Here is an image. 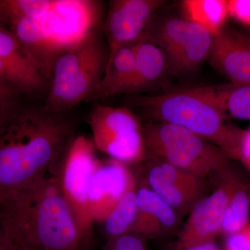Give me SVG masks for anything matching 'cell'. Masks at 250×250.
Masks as SVG:
<instances>
[{"label":"cell","mask_w":250,"mask_h":250,"mask_svg":"<svg viewBox=\"0 0 250 250\" xmlns=\"http://www.w3.org/2000/svg\"><path fill=\"white\" fill-rule=\"evenodd\" d=\"M75 125L63 113L16 108L0 121V203L57 170Z\"/></svg>","instance_id":"cell-1"},{"label":"cell","mask_w":250,"mask_h":250,"mask_svg":"<svg viewBox=\"0 0 250 250\" xmlns=\"http://www.w3.org/2000/svg\"><path fill=\"white\" fill-rule=\"evenodd\" d=\"M0 219L17 239L37 250H88L57 170L1 202Z\"/></svg>","instance_id":"cell-2"},{"label":"cell","mask_w":250,"mask_h":250,"mask_svg":"<svg viewBox=\"0 0 250 250\" xmlns=\"http://www.w3.org/2000/svg\"><path fill=\"white\" fill-rule=\"evenodd\" d=\"M132 105L142 108L156 123L183 127L213 143L232 160L241 161L244 130L228 124V117L200 87L136 98Z\"/></svg>","instance_id":"cell-3"},{"label":"cell","mask_w":250,"mask_h":250,"mask_svg":"<svg viewBox=\"0 0 250 250\" xmlns=\"http://www.w3.org/2000/svg\"><path fill=\"white\" fill-rule=\"evenodd\" d=\"M146 156L155 158L203 179L218 180L233 167L232 159L213 143L177 125H143Z\"/></svg>","instance_id":"cell-4"},{"label":"cell","mask_w":250,"mask_h":250,"mask_svg":"<svg viewBox=\"0 0 250 250\" xmlns=\"http://www.w3.org/2000/svg\"><path fill=\"white\" fill-rule=\"evenodd\" d=\"M108 62L100 37L92 32L56 60L44 109L64 113L87 100L104 75Z\"/></svg>","instance_id":"cell-5"},{"label":"cell","mask_w":250,"mask_h":250,"mask_svg":"<svg viewBox=\"0 0 250 250\" xmlns=\"http://www.w3.org/2000/svg\"><path fill=\"white\" fill-rule=\"evenodd\" d=\"M96 149L93 140L82 135L74 136L57 171L62 194L88 250L93 243L94 221L90 210L89 188L99 159Z\"/></svg>","instance_id":"cell-6"},{"label":"cell","mask_w":250,"mask_h":250,"mask_svg":"<svg viewBox=\"0 0 250 250\" xmlns=\"http://www.w3.org/2000/svg\"><path fill=\"white\" fill-rule=\"evenodd\" d=\"M88 124L97 149L111 159L131 166H139L146 157L143 125L127 108L96 104Z\"/></svg>","instance_id":"cell-7"},{"label":"cell","mask_w":250,"mask_h":250,"mask_svg":"<svg viewBox=\"0 0 250 250\" xmlns=\"http://www.w3.org/2000/svg\"><path fill=\"white\" fill-rule=\"evenodd\" d=\"M98 4L86 0H55L48 12L36 17L42 45L57 59L94 31L99 18Z\"/></svg>","instance_id":"cell-8"},{"label":"cell","mask_w":250,"mask_h":250,"mask_svg":"<svg viewBox=\"0 0 250 250\" xmlns=\"http://www.w3.org/2000/svg\"><path fill=\"white\" fill-rule=\"evenodd\" d=\"M139 166L140 171L135 172L138 182L151 189L181 220L208 195L209 182H213L199 178L149 156H146Z\"/></svg>","instance_id":"cell-9"},{"label":"cell","mask_w":250,"mask_h":250,"mask_svg":"<svg viewBox=\"0 0 250 250\" xmlns=\"http://www.w3.org/2000/svg\"><path fill=\"white\" fill-rule=\"evenodd\" d=\"M241 177L234 167L220 176L214 190L197 202L190 210L187 223L177 233L178 238L175 243L190 247L216 241L221 235L225 212Z\"/></svg>","instance_id":"cell-10"},{"label":"cell","mask_w":250,"mask_h":250,"mask_svg":"<svg viewBox=\"0 0 250 250\" xmlns=\"http://www.w3.org/2000/svg\"><path fill=\"white\" fill-rule=\"evenodd\" d=\"M213 37L199 24L171 18L162 24L153 41H156L174 71L184 72L193 70L208 59Z\"/></svg>","instance_id":"cell-11"},{"label":"cell","mask_w":250,"mask_h":250,"mask_svg":"<svg viewBox=\"0 0 250 250\" xmlns=\"http://www.w3.org/2000/svg\"><path fill=\"white\" fill-rule=\"evenodd\" d=\"M165 2L161 0L112 1L106 22L107 65L122 47L139 40L144 34L153 15Z\"/></svg>","instance_id":"cell-12"},{"label":"cell","mask_w":250,"mask_h":250,"mask_svg":"<svg viewBox=\"0 0 250 250\" xmlns=\"http://www.w3.org/2000/svg\"><path fill=\"white\" fill-rule=\"evenodd\" d=\"M137 184L131 166L111 158L98 159L89 188L90 210L94 223H103L123 195Z\"/></svg>","instance_id":"cell-13"},{"label":"cell","mask_w":250,"mask_h":250,"mask_svg":"<svg viewBox=\"0 0 250 250\" xmlns=\"http://www.w3.org/2000/svg\"><path fill=\"white\" fill-rule=\"evenodd\" d=\"M0 80L16 91L26 93L39 91L47 81L17 37L1 27Z\"/></svg>","instance_id":"cell-14"},{"label":"cell","mask_w":250,"mask_h":250,"mask_svg":"<svg viewBox=\"0 0 250 250\" xmlns=\"http://www.w3.org/2000/svg\"><path fill=\"white\" fill-rule=\"evenodd\" d=\"M210 65L236 84H250V38L223 27L213 37Z\"/></svg>","instance_id":"cell-15"},{"label":"cell","mask_w":250,"mask_h":250,"mask_svg":"<svg viewBox=\"0 0 250 250\" xmlns=\"http://www.w3.org/2000/svg\"><path fill=\"white\" fill-rule=\"evenodd\" d=\"M136 194L137 213L130 234L147 241L178 233L181 219L167 204L139 182Z\"/></svg>","instance_id":"cell-16"},{"label":"cell","mask_w":250,"mask_h":250,"mask_svg":"<svg viewBox=\"0 0 250 250\" xmlns=\"http://www.w3.org/2000/svg\"><path fill=\"white\" fill-rule=\"evenodd\" d=\"M135 69L125 93H139L159 80L166 67V57L152 39L143 34L134 42Z\"/></svg>","instance_id":"cell-17"},{"label":"cell","mask_w":250,"mask_h":250,"mask_svg":"<svg viewBox=\"0 0 250 250\" xmlns=\"http://www.w3.org/2000/svg\"><path fill=\"white\" fill-rule=\"evenodd\" d=\"M135 69L134 42L122 47L106 65L100 83L86 101L100 100L126 93Z\"/></svg>","instance_id":"cell-18"},{"label":"cell","mask_w":250,"mask_h":250,"mask_svg":"<svg viewBox=\"0 0 250 250\" xmlns=\"http://www.w3.org/2000/svg\"><path fill=\"white\" fill-rule=\"evenodd\" d=\"M200 88L227 116L250 121V84L230 83Z\"/></svg>","instance_id":"cell-19"},{"label":"cell","mask_w":250,"mask_h":250,"mask_svg":"<svg viewBox=\"0 0 250 250\" xmlns=\"http://www.w3.org/2000/svg\"><path fill=\"white\" fill-rule=\"evenodd\" d=\"M182 4L188 21L205 27L213 36L223 27L228 15V1L186 0Z\"/></svg>","instance_id":"cell-20"},{"label":"cell","mask_w":250,"mask_h":250,"mask_svg":"<svg viewBox=\"0 0 250 250\" xmlns=\"http://www.w3.org/2000/svg\"><path fill=\"white\" fill-rule=\"evenodd\" d=\"M250 186L240 177L232 192L224 218L221 235L238 232L250 223Z\"/></svg>","instance_id":"cell-21"},{"label":"cell","mask_w":250,"mask_h":250,"mask_svg":"<svg viewBox=\"0 0 250 250\" xmlns=\"http://www.w3.org/2000/svg\"><path fill=\"white\" fill-rule=\"evenodd\" d=\"M136 190L137 186L126 192L102 223L106 240L129 233L137 213Z\"/></svg>","instance_id":"cell-22"},{"label":"cell","mask_w":250,"mask_h":250,"mask_svg":"<svg viewBox=\"0 0 250 250\" xmlns=\"http://www.w3.org/2000/svg\"><path fill=\"white\" fill-rule=\"evenodd\" d=\"M146 242L140 237L127 233L106 240L103 250H148Z\"/></svg>","instance_id":"cell-23"},{"label":"cell","mask_w":250,"mask_h":250,"mask_svg":"<svg viewBox=\"0 0 250 250\" xmlns=\"http://www.w3.org/2000/svg\"><path fill=\"white\" fill-rule=\"evenodd\" d=\"M222 250H250V223L238 232L225 237Z\"/></svg>","instance_id":"cell-24"},{"label":"cell","mask_w":250,"mask_h":250,"mask_svg":"<svg viewBox=\"0 0 250 250\" xmlns=\"http://www.w3.org/2000/svg\"><path fill=\"white\" fill-rule=\"evenodd\" d=\"M228 15L250 26V0L228 1Z\"/></svg>","instance_id":"cell-25"},{"label":"cell","mask_w":250,"mask_h":250,"mask_svg":"<svg viewBox=\"0 0 250 250\" xmlns=\"http://www.w3.org/2000/svg\"><path fill=\"white\" fill-rule=\"evenodd\" d=\"M18 242L0 219V250H16Z\"/></svg>","instance_id":"cell-26"},{"label":"cell","mask_w":250,"mask_h":250,"mask_svg":"<svg viewBox=\"0 0 250 250\" xmlns=\"http://www.w3.org/2000/svg\"><path fill=\"white\" fill-rule=\"evenodd\" d=\"M16 91L10 85L0 80V112L14 106V92Z\"/></svg>","instance_id":"cell-27"},{"label":"cell","mask_w":250,"mask_h":250,"mask_svg":"<svg viewBox=\"0 0 250 250\" xmlns=\"http://www.w3.org/2000/svg\"><path fill=\"white\" fill-rule=\"evenodd\" d=\"M241 161L245 166L250 161V129L244 131L242 139Z\"/></svg>","instance_id":"cell-28"},{"label":"cell","mask_w":250,"mask_h":250,"mask_svg":"<svg viewBox=\"0 0 250 250\" xmlns=\"http://www.w3.org/2000/svg\"><path fill=\"white\" fill-rule=\"evenodd\" d=\"M171 250H222L217 244L216 241L210 242L205 244L190 247H182L174 243Z\"/></svg>","instance_id":"cell-29"},{"label":"cell","mask_w":250,"mask_h":250,"mask_svg":"<svg viewBox=\"0 0 250 250\" xmlns=\"http://www.w3.org/2000/svg\"><path fill=\"white\" fill-rule=\"evenodd\" d=\"M15 238H16V237H15ZM16 240H17L18 242L17 250H37L35 249V248H32V247L28 246V245L25 244V243H22V241H19L17 238H16Z\"/></svg>","instance_id":"cell-30"},{"label":"cell","mask_w":250,"mask_h":250,"mask_svg":"<svg viewBox=\"0 0 250 250\" xmlns=\"http://www.w3.org/2000/svg\"><path fill=\"white\" fill-rule=\"evenodd\" d=\"M11 108V107H10ZM9 108H8V109H9ZM8 109H6V110H4V111H1V112H0V121H1V118H2V117L3 116H4V113L5 112H6V111H7Z\"/></svg>","instance_id":"cell-31"},{"label":"cell","mask_w":250,"mask_h":250,"mask_svg":"<svg viewBox=\"0 0 250 250\" xmlns=\"http://www.w3.org/2000/svg\"><path fill=\"white\" fill-rule=\"evenodd\" d=\"M247 167H248V169H250V161L249 163H248V164L246 166Z\"/></svg>","instance_id":"cell-32"}]
</instances>
